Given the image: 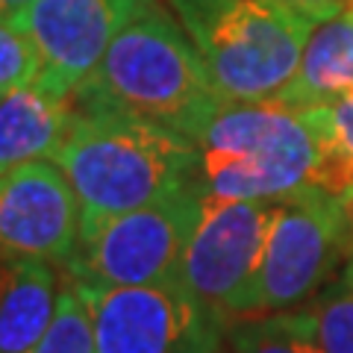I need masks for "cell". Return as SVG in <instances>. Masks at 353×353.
<instances>
[{"instance_id":"cell-18","label":"cell","mask_w":353,"mask_h":353,"mask_svg":"<svg viewBox=\"0 0 353 353\" xmlns=\"http://www.w3.org/2000/svg\"><path fill=\"white\" fill-rule=\"evenodd\" d=\"M39 83V53L15 15L0 12V94Z\"/></svg>"},{"instance_id":"cell-16","label":"cell","mask_w":353,"mask_h":353,"mask_svg":"<svg viewBox=\"0 0 353 353\" xmlns=\"http://www.w3.org/2000/svg\"><path fill=\"white\" fill-rule=\"evenodd\" d=\"M303 306L312 312L327 353H353V256Z\"/></svg>"},{"instance_id":"cell-13","label":"cell","mask_w":353,"mask_h":353,"mask_svg":"<svg viewBox=\"0 0 353 353\" xmlns=\"http://www.w3.org/2000/svg\"><path fill=\"white\" fill-rule=\"evenodd\" d=\"M62 280L57 265L0 259V353H27L50 327Z\"/></svg>"},{"instance_id":"cell-11","label":"cell","mask_w":353,"mask_h":353,"mask_svg":"<svg viewBox=\"0 0 353 353\" xmlns=\"http://www.w3.org/2000/svg\"><path fill=\"white\" fill-rule=\"evenodd\" d=\"M353 92V3L312 27L292 83L277 94L289 109H318L347 101Z\"/></svg>"},{"instance_id":"cell-12","label":"cell","mask_w":353,"mask_h":353,"mask_svg":"<svg viewBox=\"0 0 353 353\" xmlns=\"http://www.w3.org/2000/svg\"><path fill=\"white\" fill-rule=\"evenodd\" d=\"M77 118V103L27 85L0 94V174L18 165L53 159Z\"/></svg>"},{"instance_id":"cell-10","label":"cell","mask_w":353,"mask_h":353,"mask_svg":"<svg viewBox=\"0 0 353 353\" xmlns=\"http://www.w3.org/2000/svg\"><path fill=\"white\" fill-rule=\"evenodd\" d=\"M83 233V206L53 159L0 174V259L71 262Z\"/></svg>"},{"instance_id":"cell-1","label":"cell","mask_w":353,"mask_h":353,"mask_svg":"<svg viewBox=\"0 0 353 353\" xmlns=\"http://www.w3.org/2000/svg\"><path fill=\"white\" fill-rule=\"evenodd\" d=\"M74 103L77 109H118L194 141L224 101L176 15L148 0L121 27Z\"/></svg>"},{"instance_id":"cell-15","label":"cell","mask_w":353,"mask_h":353,"mask_svg":"<svg viewBox=\"0 0 353 353\" xmlns=\"http://www.w3.org/2000/svg\"><path fill=\"white\" fill-rule=\"evenodd\" d=\"M324 139V176L321 189L353 194V101L309 109Z\"/></svg>"},{"instance_id":"cell-20","label":"cell","mask_w":353,"mask_h":353,"mask_svg":"<svg viewBox=\"0 0 353 353\" xmlns=\"http://www.w3.org/2000/svg\"><path fill=\"white\" fill-rule=\"evenodd\" d=\"M30 3H36V0H0V12L15 15V12H21V9H27Z\"/></svg>"},{"instance_id":"cell-5","label":"cell","mask_w":353,"mask_h":353,"mask_svg":"<svg viewBox=\"0 0 353 353\" xmlns=\"http://www.w3.org/2000/svg\"><path fill=\"white\" fill-rule=\"evenodd\" d=\"M353 256V194L306 189L283 197L241 315L309 303Z\"/></svg>"},{"instance_id":"cell-19","label":"cell","mask_w":353,"mask_h":353,"mask_svg":"<svg viewBox=\"0 0 353 353\" xmlns=\"http://www.w3.org/2000/svg\"><path fill=\"white\" fill-rule=\"evenodd\" d=\"M280 3L318 24V21H327V18H333L339 12H345L353 0H280Z\"/></svg>"},{"instance_id":"cell-9","label":"cell","mask_w":353,"mask_h":353,"mask_svg":"<svg viewBox=\"0 0 353 353\" xmlns=\"http://www.w3.org/2000/svg\"><path fill=\"white\" fill-rule=\"evenodd\" d=\"M148 0H36L15 12L39 53V85L74 101L121 27Z\"/></svg>"},{"instance_id":"cell-2","label":"cell","mask_w":353,"mask_h":353,"mask_svg":"<svg viewBox=\"0 0 353 353\" xmlns=\"http://www.w3.org/2000/svg\"><path fill=\"white\" fill-rule=\"evenodd\" d=\"M53 162L80 197L83 221H92L148 206L194 183L197 145L118 109H77Z\"/></svg>"},{"instance_id":"cell-14","label":"cell","mask_w":353,"mask_h":353,"mask_svg":"<svg viewBox=\"0 0 353 353\" xmlns=\"http://www.w3.org/2000/svg\"><path fill=\"white\" fill-rule=\"evenodd\" d=\"M233 353H327L306 306L239 318L227 327Z\"/></svg>"},{"instance_id":"cell-8","label":"cell","mask_w":353,"mask_h":353,"mask_svg":"<svg viewBox=\"0 0 353 353\" xmlns=\"http://www.w3.org/2000/svg\"><path fill=\"white\" fill-rule=\"evenodd\" d=\"M277 203L203 194L201 221L183 253L180 283L227 324L239 321L241 303L256 280Z\"/></svg>"},{"instance_id":"cell-6","label":"cell","mask_w":353,"mask_h":353,"mask_svg":"<svg viewBox=\"0 0 353 353\" xmlns=\"http://www.w3.org/2000/svg\"><path fill=\"white\" fill-rule=\"evenodd\" d=\"M201 206L197 183H185L148 206L83 221L80 245L65 265V277L85 289L176 283Z\"/></svg>"},{"instance_id":"cell-3","label":"cell","mask_w":353,"mask_h":353,"mask_svg":"<svg viewBox=\"0 0 353 353\" xmlns=\"http://www.w3.org/2000/svg\"><path fill=\"white\" fill-rule=\"evenodd\" d=\"M201 194L224 201H283L321 189L324 139L309 109L221 103L194 139Z\"/></svg>"},{"instance_id":"cell-21","label":"cell","mask_w":353,"mask_h":353,"mask_svg":"<svg viewBox=\"0 0 353 353\" xmlns=\"http://www.w3.org/2000/svg\"><path fill=\"white\" fill-rule=\"evenodd\" d=\"M218 353H233V350H230V347H221V350H218Z\"/></svg>"},{"instance_id":"cell-22","label":"cell","mask_w":353,"mask_h":353,"mask_svg":"<svg viewBox=\"0 0 353 353\" xmlns=\"http://www.w3.org/2000/svg\"><path fill=\"white\" fill-rule=\"evenodd\" d=\"M347 101H353V92H350V97H347Z\"/></svg>"},{"instance_id":"cell-4","label":"cell","mask_w":353,"mask_h":353,"mask_svg":"<svg viewBox=\"0 0 353 353\" xmlns=\"http://www.w3.org/2000/svg\"><path fill=\"white\" fill-rule=\"evenodd\" d=\"M224 103H271L292 83L315 21L280 0H171Z\"/></svg>"},{"instance_id":"cell-17","label":"cell","mask_w":353,"mask_h":353,"mask_svg":"<svg viewBox=\"0 0 353 353\" xmlns=\"http://www.w3.org/2000/svg\"><path fill=\"white\" fill-rule=\"evenodd\" d=\"M27 353H94V324L83 292L65 277L50 327Z\"/></svg>"},{"instance_id":"cell-7","label":"cell","mask_w":353,"mask_h":353,"mask_svg":"<svg viewBox=\"0 0 353 353\" xmlns=\"http://www.w3.org/2000/svg\"><path fill=\"white\" fill-rule=\"evenodd\" d=\"M77 289L92 309L94 353H218L227 341L230 324L180 280Z\"/></svg>"}]
</instances>
